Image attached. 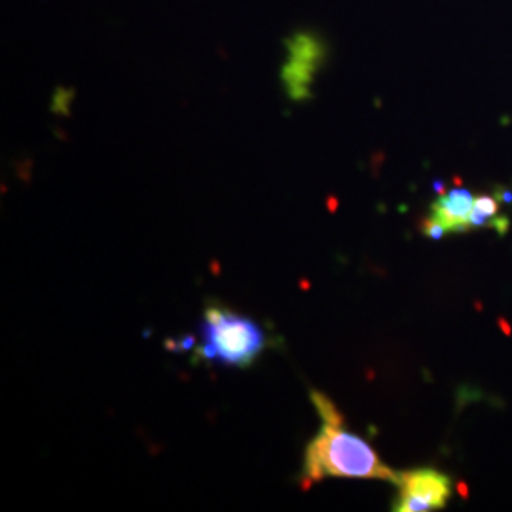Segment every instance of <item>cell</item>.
Instances as JSON below:
<instances>
[{"mask_svg": "<svg viewBox=\"0 0 512 512\" xmlns=\"http://www.w3.org/2000/svg\"><path fill=\"white\" fill-rule=\"evenodd\" d=\"M311 403L321 418V429L304 454L302 488H310L323 478H361L395 484L399 473L384 465L376 450L351 433L338 408L319 391H311Z\"/></svg>", "mask_w": 512, "mask_h": 512, "instance_id": "obj_1", "label": "cell"}, {"mask_svg": "<svg viewBox=\"0 0 512 512\" xmlns=\"http://www.w3.org/2000/svg\"><path fill=\"white\" fill-rule=\"evenodd\" d=\"M268 348V334L255 319L222 306L203 311L196 353L207 363L249 368Z\"/></svg>", "mask_w": 512, "mask_h": 512, "instance_id": "obj_2", "label": "cell"}, {"mask_svg": "<svg viewBox=\"0 0 512 512\" xmlns=\"http://www.w3.org/2000/svg\"><path fill=\"white\" fill-rule=\"evenodd\" d=\"M325 57L327 48L313 33L300 31L287 40V55L281 67V82L289 99H310L315 74L321 69Z\"/></svg>", "mask_w": 512, "mask_h": 512, "instance_id": "obj_3", "label": "cell"}, {"mask_svg": "<svg viewBox=\"0 0 512 512\" xmlns=\"http://www.w3.org/2000/svg\"><path fill=\"white\" fill-rule=\"evenodd\" d=\"M395 484L399 492L393 501V511H440L454 494L452 478L429 467L399 473Z\"/></svg>", "mask_w": 512, "mask_h": 512, "instance_id": "obj_4", "label": "cell"}, {"mask_svg": "<svg viewBox=\"0 0 512 512\" xmlns=\"http://www.w3.org/2000/svg\"><path fill=\"white\" fill-rule=\"evenodd\" d=\"M475 205V196L465 188H452L439 196L423 220V234L427 238L440 239L446 234L471 232L469 217Z\"/></svg>", "mask_w": 512, "mask_h": 512, "instance_id": "obj_5", "label": "cell"}, {"mask_svg": "<svg viewBox=\"0 0 512 512\" xmlns=\"http://www.w3.org/2000/svg\"><path fill=\"white\" fill-rule=\"evenodd\" d=\"M469 228H495L505 234L509 230V219L499 215V200L495 196H478L469 217Z\"/></svg>", "mask_w": 512, "mask_h": 512, "instance_id": "obj_6", "label": "cell"}]
</instances>
